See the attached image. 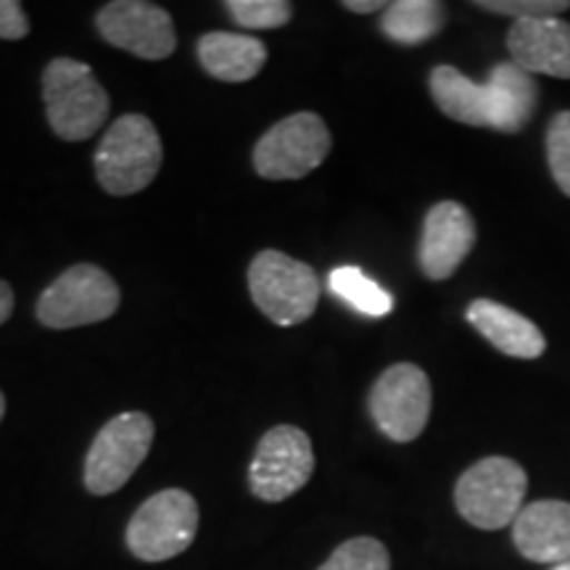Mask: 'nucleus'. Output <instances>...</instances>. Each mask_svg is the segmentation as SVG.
Here are the masks:
<instances>
[{
  "label": "nucleus",
  "instance_id": "1",
  "mask_svg": "<svg viewBox=\"0 0 570 570\" xmlns=\"http://www.w3.org/2000/svg\"><path fill=\"white\" fill-rule=\"evenodd\" d=\"M431 96L454 122L520 132L531 122L539 104V85L515 61L497 63L487 82H473L454 67L431 71Z\"/></svg>",
  "mask_w": 570,
  "mask_h": 570
},
{
  "label": "nucleus",
  "instance_id": "2",
  "mask_svg": "<svg viewBox=\"0 0 570 570\" xmlns=\"http://www.w3.org/2000/svg\"><path fill=\"white\" fill-rule=\"evenodd\" d=\"M42 101L56 138L77 142L101 130L111 111V98L92 69L77 59H53L42 71Z\"/></svg>",
  "mask_w": 570,
  "mask_h": 570
},
{
  "label": "nucleus",
  "instance_id": "3",
  "mask_svg": "<svg viewBox=\"0 0 570 570\" xmlns=\"http://www.w3.org/2000/svg\"><path fill=\"white\" fill-rule=\"evenodd\" d=\"M164 161L159 130L142 114H125L98 142L96 177L111 196H132L156 180Z\"/></svg>",
  "mask_w": 570,
  "mask_h": 570
},
{
  "label": "nucleus",
  "instance_id": "4",
  "mask_svg": "<svg viewBox=\"0 0 570 570\" xmlns=\"http://www.w3.org/2000/svg\"><path fill=\"white\" fill-rule=\"evenodd\" d=\"M248 291L254 304L275 325L306 323L320 304L317 273L294 256L265 248L248 267Z\"/></svg>",
  "mask_w": 570,
  "mask_h": 570
},
{
  "label": "nucleus",
  "instance_id": "5",
  "mask_svg": "<svg viewBox=\"0 0 570 570\" xmlns=\"http://www.w3.org/2000/svg\"><path fill=\"white\" fill-rule=\"evenodd\" d=\"M529 491V475L510 458H487L460 475L454 504L470 525L499 531L515 523Z\"/></svg>",
  "mask_w": 570,
  "mask_h": 570
},
{
  "label": "nucleus",
  "instance_id": "6",
  "mask_svg": "<svg viewBox=\"0 0 570 570\" xmlns=\"http://www.w3.org/2000/svg\"><path fill=\"white\" fill-rule=\"evenodd\" d=\"M119 285L106 269L96 265H75L61 273L56 281L42 291L35 306L40 325L51 331H71L92 323H104L117 315Z\"/></svg>",
  "mask_w": 570,
  "mask_h": 570
},
{
  "label": "nucleus",
  "instance_id": "7",
  "mask_svg": "<svg viewBox=\"0 0 570 570\" xmlns=\"http://www.w3.org/2000/svg\"><path fill=\"white\" fill-rule=\"evenodd\" d=\"M198 533V504L183 489H164L135 510L125 531L127 550L142 562H164L183 554Z\"/></svg>",
  "mask_w": 570,
  "mask_h": 570
},
{
  "label": "nucleus",
  "instance_id": "8",
  "mask_svg": "<svg viewBox=\"0 0 570 570\" xmlns=\"http://www.w3.org/2000/svg\"><path fill=\"white\" fill-rule=\"evenodd\" d=\"M154 420L146 412H122L111 417L92 439L85 458V489L92 497H109L132 479L154 444Z\"/></svg>",
  "mask_w": 570,
  "mask_h": 570
},
{
  "label": "nucleus",
  "instance_id": "9",
  "mask_svg": "<svg viewBox=\"0 0 570 570\" xmlns=\"http://www.w3.org/2000/svg\"><path fill=\"white\" fill-rule=\"evenodd\" d=\"M333 138L323 117L315 111H298L256 140L254 169L265 180H302L327 159Z\"/></svg>",
  "mask_w": 570,
  "mask_h": 570
},
{
  "label": "nucleus",
  "instance_id": "10",
  "mask_svg": "<svg viewBox=\"0 0 570 570\" xmlns=\"http://www.w3.org/2000/svg\"><path fill=\"white\" fill-rule=\"evenodd\" d=\"M315 452L302 428L275 425L256 444L248 465V489L262 502H283L309 483Z\"/></svg>",
  "mask_w": 570,
  "mask_h": 570
},
{
  "label": "nucleus",
  "instance_id": "11",
  "mask_svg": "<svg viewBox=\"0 0 570 570\" xmlns=\"http://www.w3.org/2000/svg\"><path fill=\"white\" fill-rule=\"evenodd\" d=\"M431 381L425 370L412 362H399L383 370L370 391V415L383 436L399 444L415 441L431 417Z\"/></svg>",
  "mask_w": 570,
  "mask_h": 570
},
{
  "label": "nucleus",
  "instance_id": "12",
  "mask_svg": "<svg viewBox=\"0 0 570 570\" xmlns=\"http://www.w3.org/2000/svg\"><path fill=\"white\" fill-rule=\"evenodd\" d=\"M96 27L109 46L146 61L169 59L177 48L169 11L148 0H111L98 11Z\"/></svg>",
  "mask_w": 570,
  "mask_h": 570
},
{
  "label": "nucleus",
  "instance_id": "13",
  "mask_svg": "<svg viewBox=\"0 0 570 570\" xmlns=\"http://www.w3.org/2000/svg\"><path fill=\"white\" fill-rule=\"evenodd\" d=\"M475 223L458 202H439L425 214L420 235V269L431 281H446L458 273L465 256L473 252Z\"/></svg>",
  "mask_w": 570,
  "mask_h": 570
},
{
  "label": "nucleus",
  "instance_id": "14",
  "mask_svg": "<svg viewBox=\"0 0 570 570\" xmlns=\"http://www.w3.org/2000/svg\"><path fill=\"white\" fill-rule=\"evenodd\" d=\"M512 61L529 75L570 80V24L560 17L520 19L508 35Z\"/></svg>",
  "mask_w": 570,
  "mask_h": 570
},
{
  "label": "nucleus",
  "instance_id": "15",
  "mask_svg": "<svg viewBox=\"0 0 570 570\" xmlns=\"http://www.w3.org/2000/svg\"><path fill=\"white\" fill-rule=\"evenodd\" d=\"M512 541L518 552L531 562H560L570 560V502L541 499L520 510L512 523Z\"/></svg>",
  "mask_w": 570,
  "mask_h": 570
},
{
  "label": "nucleus",
  "instance_id": "16",
  "mask_svg": "<svg viewBox=\"0 0 570 570\" xmlns=\"http://www.w3.org/2000/svg\"><path fill=\"white\" fill-rule=\"evenodd\" d=\"M465 315L468 323L502 354L518 356V360H537L544 354L547 341L539 327L510 306L491 302V298H475Z\"/></svg>",
  "mask_w": 570,
  "mask_h": 570
},
{
  "label": "nucleus",
  "instance_id": "17",
  "mask_svg": "<svg viewBox=\"0 0 570 570\" xmlns=\"http://www.w3.org/2000/svg\"><path fill=\"white\" fill-rule=\"evenodd\" d=\"M198 63L223 82H248L267 63V46L254 35L206 32L198 40Z\"/></svg>",
  "mask_w": 570,
  "mask_h": 570
},
{
  "label": "nucleus",
  "instance_id": "18",
  "mask_svg": "<svg viewBox=\"0 0 570 570\" xmlns=\"http://www.w3.org/2000/svg\"><path fill=\"white\" fill-rule=\"evenodd\" d=\"M444 27V6L436 0H396L381 17V30L399 46H420Z\"/></svg>",
  "mask_w": 570,
  "mask_h": 570
},
{
  "label": "nucleus",
  "instance_id": "19",
  "mask_svg": "<svg viewBox=\"0 0 570 570\" xmlns=\"http://www.w3.org/2000/svg\"><path fill=\"white\" fill-rule=\"evenodd\" d=\"M327 288L333 296L367 317H386L394 309V296L354 265L333 269L327 275Z\"/></svg>",
  "mask_w": 570,
  "mask_h": 570
},
{
  "label": "nucleus",
  "instance_id": "20",
  "mask_svg": "<svg viewBox=\"0 0 570 570\" xmlns=\"http://www.w3.org/2000/svg\"><path fill=\"white\" fill-rule=\"evenodd\" d=\"M317 570H391V554L373 537L348 539Z\"/></svg>",
  "mask_w": 570,
  "mask_h": 570
},
{
  "label": "nucleus",
  "instance_id": "21",
  "mask_svg": "<svg viewBox=\"0 0 570 570\" xmlns=\"http://www.w3.org/2000/svg\"><path fill=\"white\" fill-rule=\"evenodd\" d=\"M225 9L244 30H281L294 19V6L285 0H227Z\"/></svg>",
  "mask_w": 570,
  "mask_h": 570
},
{
  "label": "nucleus",
  "instance_id": "22",
  "mask_svg": "<svg viewBox=\"0 0 570 570\" xmlns=\"http://www.w3.org/2000/svg\"><path fill=\"white\" fill-rule=\"evenodd\" d=\"M547 159L554 183L562 194L570 196V111H560L547 130Z\"/></svg>",
  "mask_w": 570,
  "mask_h": 570
},
{
  "label": "nucleus",
  "instance_id": "23",
  "mask_svg": "<svg viewBox=\"0 0 570 570\" xmlns=\"http://www.w3.org/2000/svg\"><path fill=\"white\" fill-rule=\"evenodd\" d=\"M479 9L491 13H504V17L520 19H541V17H560L570 9L568 0H479Z\"/></svg>",
  "mask_w": 570,
  "mask_h": 570
},
{
  "label": "nucleus",
  "instance_id": "24",
  "mask_svg": "<svg viewBox=\"0 0 570 570\" xmlns=\"http://www.w3.org/2000/svg\"><path fill=\"white\" fill-rule=\"evenodd\" d=\"M30 35V19L19 0H0V40H21Z\"/></svg>",
  "mask_w": 570,
  "mask_h": 570
},
{
  "label": "nucleus",
  "instance_id": "25",
  "mask_svg": "<svg viewBox=\"0 0 570 570\" xmlns=\"http://www.w3.org/2000/svg\"><path fill=\"white\" fill-rule=\"evenodd\" d=\"M389 3H381V0H346L344 9L354 13H373V11H386Z\"/></svg>",
  "mask_w": 570,
  "mask_h": 570
},
{
  "label": "nucleus",
  "instance_id": "26",
  "mask_svg": "<svg viewBox=\"0 0 570 570\" xmlns=\"http://www.w3.org/2000/svg\"><path fill=\"white\" fill-rule=\"evenodd\" d=\"M13 312V291L6 281H0V325L11 317Z\"/></svg>",
  "mask_w": 570,
  "mask_h": 570
},
{
  "label": "nucleus",
  "instance_id": "27",
  "mask_svg": "<svg viewBox=\"0 0 570 570\" xmlns=\"http://www.w3.org/2000/svg\"><path fill=\"white\" fill-rule=\"evenodd\" d=\"M3 415H6V396L3 391H0V420H3Z\"/></svg>",
  "mask_w": 570,
  "mask_h": 570
},
{
  "label": "nucleus",
  "instance_id": "28",
  "mask_svg": "<svg viewBox=\"0 0 570 570\" xmlns=\"http://www.w3.org/2000/svg\"><path fill=\"white\" fill-rule=\"evenodd\" d=\"M552 570H570V560L568 562H560V566H554Z\"/></svg>",
  "mask_w": 570,
  "mask_h": 570
}]
</instances>
